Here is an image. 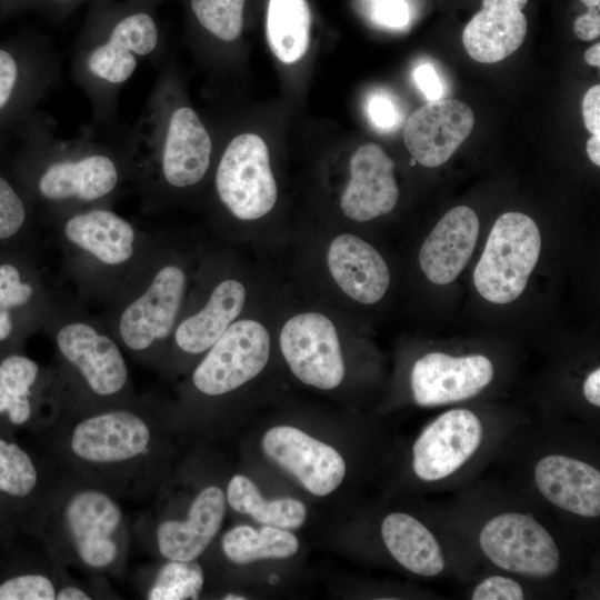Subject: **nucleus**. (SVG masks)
<instances>
[{
    "label": "nucleus",
    "instance_id": "9b49d317",
    "mask_svg": "<svg viewBox=\"0 0 600 600\" xmlns=\"http://www.w3.org/2000/svg\"><path fill=\"white\" fill-rule=\"evenodd\" d=\"M216 189L240 220H257L271 211L278 189L268 147L259 136L242 133L228 144L217 168Z\"/></svg>",
    "mask_w": 600,
    "mask_h": 600
},
{
    "label": "nucleus",
    "instance_id": "79ce46f5",
    "mask_svg": "<svg viewBox=\"0 0 600 600\" xmlns=\"http://www.w3.org/2000/svg\"><path fill=\"white\" fill-rule=\"evenodd\" d=\"M576 36L583 41H590L600 34V7L589 8L588 12L579 16L573 24Z\"/></svg>",
    "mask_w": 600,
    "mask_h": 600
},
{
    "label": "nucleus",
    "instance_id": "f704fd0d",
    "mask_svg": "<svg viewBox=\"0 0 600 600\" xmlns=\"http://www.w3.org/2000/svg\"><path fill=\"white\" fill-rule=\"evenodd\" d=\"M244 0H191L199 23L223 41L236 40L242 30Z\"/></svg>",
    "mask_w": 600,
    "mask_h": 600
},
{
    "label": "nucleus",
    "instance_id": "423d86ee",
    "mask_svg": "<svg viewBox=\"0 0 600 600\" xmlns=\"http://www.w3.org/2000/svg\"><path fill=\"white\" fill-rule=\"evenodd\" d=\"M129 178L128 153L117 154L97 143H67L48 149L30 181V192L52 224L78 210L110 207Z\"/></svg>",
    "mask_w": 600,
    "mask_h": 600
},
{
    "label": "nucleus",
    "instance_id": "58836bf2",
    "mask_svg": "<svg viewBox=\"0 0 600 600\" xmlns=\"http://www.w3.org/2000/svg\"><path fill=\"white\" fill-rule=\"evenodd\" d=\"M372 122L381 129H389L397 122L398 113L391 100L383 94H374L369 102Z\"/></svg>",
    "mask_w": 600,
    "mask_h": 600
},
{
    "label": "nucleus",
    "instance_id": "f8f14e48",
    "mask_svg": "<svg viewBox=\"0 0 600 600\" xmlns=\"http://www.w3.org/2000/svg\"><path fill=\"white\" fill-rule=\"evenodd\" d=\"M54 293L34 249L0 252V347L23 346L42 329Z\"/></svg>",
    "mask_w": 600,
    "mask_h": 600
},
{
    "label": "nucleus",
    "instance_id": "cd10ccee",
    "mask_svg": "<svg viewBox=\"0 0 600 600\" xmlns=\"http://www.w3.org/2000/svg\"><path fill=\"white\" fill-rule=\"evenodd\" d=\"M534 482L540 493L560 509L588 518L600 514V472L584 461L547 456L534 468Z\"/></svg>",
    "mask_w": 600,
    "mask_h": 600
},
{
    "label": "nucleus",
    "instance_id": "1a4fd4ad",
    "mask_svg": "<svg viewBox=\"0 0 600 600\" xmlns=\"http://www.w3.org/2000/svg\"><path fill=\"white\" fill-rule=\"evenodd\" d=\"M541 251L534 220L521 212H506L494 222L473 272L477 291L486 300L504 304L524 290Z\"/></svg>",
    "mask_w": 600,
    "mask_h": 600
},
{
    "label": "nucleus",
    "instance_id": "dca6fc26",
    "mask_svg": "<svg viewBox=\"0 0 600 600\" xmlns=\"http://www.w3.org/2000/svg\"><path fill=\"white\" fill-rule=\"evenodd\" d=\"M279 343L292 373L322 390L337 388L344 377V361L333 322L320 312H301L281 328Z\"/></svg>",
    "mask_w": 600,
    "mask_h": 600
},
{
    "label": "nucleus",
    "instance_id": "37998d69",
    "mask_svg": "<svg viewBox=\"0 0 600 600\" xmlns=\"http://www.w3.org/2000/svg\"><path fill=\"white\" fill-rule=\"evenodd\" d=\"M586 399L593 406L600 407V369L592 371L583 383Z\"/></svg>",
    "mask_w": 600,
    "mask_h": 600
},
{
    "label": "nucleus",
    "instance_id": "ea45409f",
    "mask_svg": "<svg viewBox=\"0 0 600 600\" xmlns=\"http://www.w3.org/2000/svg\"><path fill=\"white\" fill-rule=\"evenodd\" d=\"M584 126L592 134H600V86L591 87L582 101Z\"/></svg>",
    "mask_w": 600,
    "mask_h": 600
},
{
    "label": "nucleus",
    "instance_id": "aec40b11",
    "mask_svg": "<svg viewBox=\"0 0 600 600\" xmlns=\"http://www.w3.org/2000/svg\"><path fill=\"white\" fill-rule=\"evenodd\" d=\"M492 378V363L484 356L430 352L416 361L411 388L418 404L440 406L474 397Z\"/></svg>",
    "mask_w": 600,
    "mask_h": 600
},
{
    "label": "nucleus",
    "instance_id": "f257e3e1",
    "mask_svg": "<svg viewBox=\"0 0 600 600\" xmlns=\"http://www.w3.org/2000/svg\"><path fill=\"white\" fill-rule=\"evenodd\" d=\"M38 438L61 471L117 499L140 501L158 483L159 427L139 396L69 411Z\"/></svg>",
    "mask_w": 600,
    "mask_h": 600
},
{
    "label": "nucleus",
    "instance_id": "0eeeda50",
    "mask_svg": "<svg viewBox=\"0 0 600 600\" xmlns=\"http://www.w3.org/2000/svg\"><path fill=\"white\" fill-rule=\"evenodd\" d=\"M66 411L63 383L53 364H40L23 346L0 347V433L40 437Z\"/></svg>",
    "mask_w": 600,
    "mask_h": 600
},
{
    "label": "nucleus",
    "instance_id": "412c9836",
    "mask_svg": "<svg viewBox=\"0 0 600 600\" xmlns=\"http://www.w3.org/2000/svg\"><path fill=\"white\" fill-rule=\"evenodd\" d=\"M156 161L162 181L173 189L198 184L210 167L212 143L197 112L187 106L172 110Z\"/></svg>",
    "mask_w": 600,
    "mask_h": 600
},
{
    "label": "nucleus",
    "instance_id": "49530a36",
    "mask_svg": "<svg viewBox=\"0 0 600 600\" xmlns=\"http://www.w3.org/2000/svg\"><path fill=\"white\" fill-rule=\"evenodd\" d=\"M588 8L600 7V0H580Z\"/></svg>",
    "mask_w": 600,
    "mask_h": 600
},
{
    "label": "nucleus",
    "instance_id": "c9c22d12",
    "mask_svg": "<svg viewBox=\"0 0 600 600\" xmlns=\"http://www.w3.org/2000/svg\"><path fill=\"white\" fill-rule=\"evenodd\" d=\"M522 587L513 579L493 576L482 580L473 590L472 600H522Z\"/></svg>",
    "mask_w": 600,
    "mask_h": 600
},
{
    "label": "nucleus",
    "instance_id": "f03ea898",
    "mask_svg": "<svg viewBox=\"0 0 600 600\" xmlns=\"http://www.w3.org/2000/svg\"><path fill=\"white\" fill-rule=\"evenodd\" d=\"M118 500L62 471L32 538L63 568L121 578L132 532Z\"/></svg>",
    "mask_w": 600,
    "mask_h": 600
},
{
    "label": "nucleus",
    "instance_id": "473e14b6",
    "mask_svg": "<svg viewBox=\"0 0 600 600\" xmlns=\"http://www.w3.org/2000/svg\"><path fill=\"white\" fill-rule=\"evenodd\" d=\"M137 588L148 600H196L204 584L203 569L196 560H167L148 578L136 577Z\"/></svg>",
    "mask_w": 600,
    "mask_h": 600
},
{
    "label": "nucleus",
    "instance_id": "a19ab883",
    "mask_svg": "<svg viewBox=\"0 0 600 600\" xmlns=\"http://www.w3.org/2000/svg\"><path fill=\"white\" fill-rule=\"evenodd\" d=\"M414 79L419 89L429 101H437L441 97L440 80L430 64H421L414 71Z\"/></svg>",
    "mask_w": 600,
    "mask_h": 600
},
{
    "label": "nucleus",
    "instance_id": "4c0bfd02",
    "mask_svg": "<svg viewBox=\"0 0 600 600\" xmlns=\"http://www.w3.org/2000/svg\"><path fill=\"white\" fill-rule=\"evenodd\" d=\"M19 77L14 57L0 49V110L9 102Z\"/></svg>",
    "mask_w": 600,
    "mask_h": 600
},
{
    "label": "nucleus",
    "instance_id": "09e8293b",
    "mask_svg": "<svg viewBox=\"0 0 600 600\" xmlns=\"http://www.w3.org/2000/svg\"><path fill=\"white\" fill-rule=\"evenodd\" d=\"M56 1H58V2H69L71 0H56Z\"/></svg>",
    "mask_w": 600,
    "mask_h": 600
},
{
    "label": "nucleus",
    "instance_id": "2f4dec72",
    "mask_svg": "<svg viewBox=\"0 0 600 600\" xmlns=\"http://www.w3.org/2000/svg\"><path fill=\"white\" fill-rule=\"evenodd\" d=\"M221 546L231 562L244 564L261 559L289 558L298 551L299 542L286 529L264 526L257 530L238 526L223 536Z\"/></svg>",
    "mask_w": 600,
    "mask_h": 600
},
{
    "label": "nucleus",
    "instance_id": "f3484780",
    "mask_svg": "<svg viewBox=\"0 0 600 600\" xmlns=\"http://www.w3.org/2000/svg\"><path fill=\"white\" fill-rule=\"evenodd\" d=\"M262 449L314 496L330 494L346 476L344 460L336 449L294 427L268 430Z\"/></svg>",
    "mask_w": 600,
    "mask_h": 600
},
{
    "label": "nucleus",
    "instance_id": "e433bc0d",
    "mask_svg": "<svg viewBox=\"0 0 600 600\" xmlns=\"http://www.w3.org/2000/svg\"><path fill=\"white\" fill-rule=\"evenodd\" d=\"M373 16L383 26L399 28L409 21V7L406 0H376Z\"/></svg>",
    "mask_w": 600,
    "mask_h": 600
},
{
    "label": "nucleus",
    "instance_id": "2eb2a0df",
    "mask_svg": "<svg viewBox=\"0 0 600 600\" xmlns=\"http://www.w3.org/2000/svg\"><path fill=\"white\" fill-rule=\"evenodd\" d=\"M224 511L222 489L206 486L192 496L183 521L137 519L132 542L151 547L164 560H197L218 534Z\"/></svg>",
    "mask_w": 600,
    "mask_h": 600
},
{
    "label": "nucleus",
    "instance_id": "6ab92c4d",
    "mask_svg": "<svg viewBox=\"0 0 600 600\" xmlns=\"http://www.w3.org/2000/svg\"><path fill=\"white\" fill-rule=\"evenodd\" d=\"M473 123L474 116L467 103L456 99L430 101L409 117L403 141L418 163L439 167L468 138Z\"/></svg>",
    "mask_w": 600,
    "mask_h": 600
},
{
    "label": "nucleus",
    "instance_id": "a211bd4d",
    "mask_svg": "<svg viewBox=\"0 0 600 600\" xmlns=\"http://www.w3.org/2000/svg\"><path fill=\"white\" fill-rule=\"evenodd\" d=\"M482 424L468 409L447 411L429 424L413 446V470L424 481L457 471L479 448Z\"/></svg>",
    "mask_w": 600,
    "mask_h": 600
},
{
    "label": "nucleus",
    "instance_id": "72a5a7b5",
    "mask_svg": "<svg viewBox=\"0 0 600 600\" xmlns=\"http://www.w3.org/2000/svg\"><path fill=\"white\" fill-rule=\"evenodd\" d=\"M32 209L12 182L0 174V252L34 249Z\"/></svg>",
    "mask_w": 600,
    "mask_h": 600
},
{
    "label": "nucleus",
    "instance_id": "5701e85b",
    "mask_svg": "<svg viewBox=\"0 0 600 600\" xmlns=\"http://www.w3.org/2000/svg\"><path fill=\"white\" fill-rule=\"evenodd\" d=\"M22 539L0 549V600H57L71 576L54 562L37 540Z\"/></svg>",
    "mask_w": 600,
    "mask_h": 600
},
{
    "label": "nucleus",
    "instance_id": "4be33fe9",
    "mask_svg": "<svg viewBox=\"0 0 600 600\" xmlns=\"http://www.w3.org/2000/svg\"><path fill=\"white\" fill-rule=\"evenodd\" d=\"M394 163L377 143L360 146L350 160V179L340 198L346 217L364 222L390 212L399 199Z\"/></svg>",
    "mask_w": 600,
    "mask_h": 600
},
{
    "label": "nucleus",
    "instance_id": "a878e982",
    "mask_svg": "<svg viewBox=\"0 0 600 600\" xmlns=\"http://www.w3.org/2000/svg\"><path fill=\"white\" fill-rule=\"evenodd\" d=\"M246 300L247 290L240 281H219L199 308L179 318L171 337L172 347L183 356L204 354L237 320Z\"/></svg>",
    "mask_w": 600,
    "mask_h": 600
},
{
    "label": "nucleus",
    "instance_id": "4468645a",
    "mask_svg": "<svg viewBox=\"0 0 600 600\" xmlns=\"http://www.w3.org/2000/svg\"><path fill=\"white\" fill-rule=\"evenodd\" d=\"M486 557L519 574L547 578L560 566V551L551 534L530 516L508 512L489 520L479 536Z\"/></svg>",
    "mask_w": 600,
    "mask_h": 600
},
{
    "label": "nucleus",
    "instance_id": "39448f33",
    "mask_svg": "<svg viewBox=\"0 0 600 600\" xmlns=\"http://www.w3.org/2000/svg\"><path fill=\"white\" fill-rule=\"evenodd\" d=\"M64 274L81 302H104L153 241L110 207L71 212L51 224Z\"/></svg>",
    "mask_w": 600,
    "mask_h": 600
},
{
    "label": "nucleus",
    "instance_id": "7c9ffc66",
    "mask_svg": "<svg viewBox=\"0 0 600 600\" xmlns=\"http://www.w3.org/2000/svg\"><path fill=\"white\" fill-rule=\"evenodd\" d=\"M226 499L232 509L250 514L264 526L297 529L307 518V509L299 500L280 498L268 501L249 478L240 474L230 480Z\"/></svg>",
    "mask_w": 600,
    "mask_h": 600
},
{
    "label": "nucleus",
    "instance_id": "b1692460",
    "mask_svg": "<svg viewBox=\"0 0 600 600\" xmlns=\"http://www.w3.org/2000/svg\"><path fill=\"white\" fill-rule=\"evenodd\" d=\"M479 219L469 207L449 210L426 238L419 263L436 284L452 282L468 263L479 236Z\"/></svg>",
    "mask_w": 600,
    "mask_h": 600
},
{
    "label": "nucleus",
    "instance_id": "bb28decb",
    "mask_svg": "<svg viewBox=\"0 0 600 600\" xmlns=\"http://www.w3.org/2000/svg\"><path fill=\"white\" fill-rule=\"evenodd\" d=\"M528 0H482V9L466 26L462 42L481 63H494L512 54L527 34L522 13Z\"/></svg>",
    "mask_w": 600,
    "mask_h": 600
},
{
    "label": "nucleus",
    "instance_id": "c756f323",
    "mask_svg": "<svg viewBox=\"0 0 600 600\" xmlns=\"http://www.w3.org/2000/svg\"><path fill=\"white\" fill-rule=\"evenodd\" d=\"M311 14L307 0H269L267 39L283 63H294L308 50Z\"/></svg>",
    "mask_w": 600,
    "mask_h": 600
},
{
    "label": "nucleus",
    "instance_id": "a18cd8bd",
    "mask_svg": "<svg viewBox=\"0 0 600 600\" xmlns=\"http://www.w3.org/2000/svg\"><path fill=\"white\" fill-rule=\"evenodd\" d=\"M584 60L588 64L593 67L600 66V43L597 42L584 52Z\"/></svg>",
    "mask_w": 600,
    "mask_h": 600
},
{
    "label": "nucleus",
    "instance_id": "9d476101",
    "mask_svg": "<svg viewBox=\"0 0 600 600\" xmlns=\"http://www.w3.org/2000/svg\"><path fill=\"white\" fill-rule=\"evenodd\" d=\"M157 44L154 19L140 10L126 13L81 49L79 74L93 93H110L133 76L140 58L152 53Z\"/></svg>",
    "mask_w": 600,
    "mask_h": 600
},
{
    "label": "nucleus",
    "instance_id": "393cba45",
    "mask_svg": "<svg viewBox=\"0 0 600 600\" xmlns=\"http://www.w3.org/2000/svg\"><path fill=\"white\" fill-rule=\"evenodd\" d=\"M329 272L352 300L372 304L390 284V271L382 256L363 239L343 233L332 239L327 251Z\"/></svg>",
    "mask_w": 600,
    "mask_h": 600
},
{
    "label": "nucleus",
    "instance_id": "c03bdc74",
    "mask_svg": "<svg viewBox=\"0 0 600 600\" xmlns=\"http://www.w3.org/2000/svg\"><path fill=\"white\" fill-rule=\"evenodd\" d=\"M587 154L597 166H600V134H592L587 141Z\"/></svg>",
    "mask_w": 600,
    "mask_h": 600
},
{
    "label": "nucleus",
    "instance_id": "c85d7f7f",
    "mask_svg": "<svg viewBox=\"0 0 600 600\" xmlns=\"http://www.w3.org/2000/svg\"><path fill=\"white\" fill-rule=\"evenodd\" d=\"M381 536L391 556L407 570L423 577L444 568L442 550L433 534L410 514L393 512L381 524Z\"/></svg>",
    "mask_w": 600,
    "mask_h": 600
},
{
    "label": "nucleus",
    "instance_id": "20e7f679",
    "mask_svg": "<svg viewBox=\"0 0 600 600\" xmlns=\"http://www.w3.org/2000/svg\"><path fill=\"white\" fill-rule=\"evenodd\" d=\"M154 241L104 302L103 322L123 352L157 364L181 317L188 287L184 263L164 257Z\"/></svg>",
    "mask_w": 600,
    "mask_h": 600
},
{
    "label": "nucleus",
    "instance_id": "de8ad7c7",
    "mask_svg": "<svg viewBox=\"0 0 600 600\" xmlns=\"http://www.w3.org/2000/svg\"><path fill=\"white\" fill-rule=\"evenodd\" d=\"M223 599L224 600H244L246 597H240L237 594H227Z\"/></svg>",
    "mask_w": 600,
    "mask_h": 600
},
{
    "label": "nucleus",
    "instance_id": "6e6552de",
    "mask_svg": "<svg viewBox=\"0 0 600 600\" xmlns=\"http://www.w3.org/2000/svg\"><path fill=\"white\" fill-rule=\"evenodd\" d=\"M61 476L47 452L0 433V549L32 538Z\"/></svg>",
    "mask_w": 600,
    "mask_h": 600
},
{
    "label": "nucleus",
    "instance_id": "ddd939ff",
    "mask_svg": "<svg viewBox=\"0 0 600 600\" xmlns=\"http://www.w3.org/2000/svg\"><path fill=\"white\" fill-rule=\"evenodd\" d=\"M270 356V334L253 319L236 320L206 351L191 373L193 388L218 397L256 378Z\"/></svg>",
    "mask_w": 600,
    "mask_h": 600
},
{
    "label": "nucleus",
    "instance_id": "7ed1b4c3",
    "mask_svg": "<svg viewBox=\"0 0 600 600\" xmlns=\"http://www.w3.org/2000/svg\"><path fill=\"white\" fill-rule=\"evenodd\" d=\"M42 329L54 347V368L66 392L67 412L122 402L136 394L118 341L83 302L54 293Z\"/></svg>",
    "mask_w": 600,
    "mask_h": 600
}]
</instances>
